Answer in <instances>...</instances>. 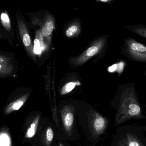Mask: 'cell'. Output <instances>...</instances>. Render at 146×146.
<instances>
[{
  "label": "cell",
  "instance_id": "7",
  "mask_svg": "<svg viewBox=\"0 0 146 146\" xmlns=\"http://www.w3.org/2000/svg\"><path fill=\"white\" fill-rule=\"evenodd\" d=\"M55 28V20L51 15H48L45 18L43 25L41 29V33L45 40L46 44L51 42V36Z\"/></svg>",
  "mask_w": 146,
  "mask_h": 146
},
{
  "label": "cell",
  "instance_id": "17",
  "mask_svg": "<svg viewBox=\"0 0 146 146\" xmlns=\"http://www.w3.org/2000/svg\"><path fill=\"white\" fill-rule=\"evenodd\" d=\"M80 85L79 82H70L65 84L61 91V95H65L71 92L73 90L76 86Z\"/></svg>",
  "mask_w": 146,
  "mask_h": 146
},
{
  "label": "cell",
  "instance_id": "6",
  "mask_svg": "<svg viewBox=\"0 0 146 146\" xmlns=\"http://www.w3.org/2000/svg\"><path fill=\"white\" fill-rule=\"evenodd\" d=\"M61 116L63 128L67 134L70 135L73 129L74 109L73 106H66L61 111Z\"/></svg>",
  "mask_w": 146,
  "mask_h": 146
},
{
  "label": "cell",
  "instance_id": "8",
  "mask_svg": "<svg viewBox=\"0 0 146 146\" xmlns=\"http://www.w3.org/2000/svg\"><path fill=\"white\" fill-rule=\"evenodd\" d=\"M40 117V115H36L27 121L25 129V138L26 139H31L35 135L37 129Z\"/></svg>",
  "mask_w": 146,
  "mask_h": 146
},
{
  "label": "cell",
  "instance_id": "4",
  "mask_svg": "<svg viewBox=\"0 0 146 146\" xmlns=\"http://www.w3.org/2000/svg\"><path fill=\"white\" fill-rule=\"evenodd\" d=\"M109 119L97 111L92 110L90 113V127L94 136H99L104 133L109 124Z\"/></svg>",
  "mask_w": 146,
  "mask_h": 146
},
{
  "label": "cell",
  "instance_id": "11",
  "mask_svg": "<svg viewBox=\"0 0 146 146\" xmlns=\"http://www.w3.org/2000/svg\"><path fill=\"white\" fill-rule=\"evenodd\" d=\"M46 43H45L43 37L41 33V30L37 31L34 41V51L35 54H40L46 48Z\"/></svg>",
  "mask_w": 146,
  "mask_h": 146
},
{
  "label": "cell",
  "instance_id": "18",
  "mask_svg": "<svg viewBox=\"0 0 146 146\" xmlns=\"http://www.w3.org/2000/svg\"><path fill=\"white\" fill-rule=\"evenodd\" d=\"M1 22L2 25L5 29L8 31H10L11 30V22L7 13L4 12L1 14Z\"/></svg>",
  "mask_w": 146,
  "mask_h": 146
},
{
  "label": "cell",
  "instance_id": "10",
  "mask_svg": "<svg viewBox=\"0 0 146 146\" xmlns=\"http://www.w3.org/2000/svg\"><path fill=\"white\" fill-rule=\"evenodd\" d=\"M29 96V94L27 93L15 101L10 103L5 108L4 111V114L6 115H8L13 111L19 110L24 105Z\"/></svg>",
  "mask_w": 146,
  "mask_h": 146
},
{
  "label": "cell",
  "instance_id": "9",
  "mask_svg": "<svg viewBox=\"0 0 146 146\" xmlns=\"http://www.w3.org/2000/svg\"><path fill=\"white\" fill-rule=\"evenodd\" d=\"M13 71V66L10 59L7 56L1 55L0 58V75L1 77H5L10 74Z\"/></svg>",
  "mask_w": 146,
  "mask_h": 146
},
{
  "label": "cell",
  "instance_id": "15",
  "mask_svg": "<svg viewBox=\"0 0 146 146\" xmlns=\"http://www.w3.org/2000/svg\"><path fill=\"white\" fill-rule=\"evenodd\" d=\"M122 141L127 146H143L138 138L132 134H127Z\"/></svg>",
  "mask_w": 146,
  "mask_h": 146
},
{
  "label": "cell",
  "instance_id": "2",
  "mask_svg": "<svg viewBox=\"0 0 146 146\" xmlns=\"http://www.w3.org/2000/svg\"><path fill=\"white\" fill-rule=\"evenodd\" d=\"M109 37L106 34L95 38L80 55L71 60V62L76 66H81L93 57H96V61L102 59L108 50Z\"/></svg>",
  "mask_w": 146,
  "mask_h": 146
},
{
  "label": "cell",
  "instance_id": "13",
  "mask_svg": "<svg viewBox=\"0 0 146 146\" xmlns=\"http://www.w3.org/2000/svg\"><path fill=\"white\" fill-rule=\"evenodd\" d=\"M54 137V133L53 129L51 127H49L46 128L44 131L41 138V141L44 145L50 146Z\"/></svg>",
  "mask_w": 146,
  "mask_h": 146
},
{
  "label": "cell",
  "instance_id": "21",
  "mask_svg": "<svg viewBox=\"0 0 146 146\" xmlns=\"http://www.w3.org/2000/svg\"><path fill=\"white\" fill-rule=\"evenodd\" d=\"M143 74L144 75L146 76V71H145V72L143 73Z\"/></svg>",
  "mask_w": 146,
  "mask_h": 146
},
{
  "label": "cell",
  "instance_id": "1",
  "mask_svg": "<svg viewBox=\"0 0 146 146\" xmlns=\"http://www.w3.org/2000/svg\"><path fill=\"white\" fill-rule=\"evenodd\" d=\"M110 105L116 110L115 120L116 126L130 119L146 118L143 115L134 82L119 85L110 101Z\"/></svg>",
  "mask_w": 146,
  "mask_h": 146
},
{
  "label": "cell",
  "instance_id": "5",
  "mask_svg": "<svg viewBox=\"0 0 146 146\" xmlns=\"http://www.w3.org/2000/svg\"><path fill=\"white\" fill-rule=\"evenodd\" d=\"M16 18L19 33L23 42V44L28 54L32 59H35L34 46L32 43L31 37L26 25L17 13L16 14Z\"/></svg>",
  "mask_w": 146,
  "mask_h": 146
},
{
  "label": "cell",
  "instance_id": "19",
  "mask_svg": "<svg viewBox=\"0 0 146 146\" xmlns=\"http://www.w3.org/2000/svg\"><path fill=\"white\" fill-rule=\"evenodd\" d=\"M97 2L102 3H106V4H112L114 3L116 0H93Z\"/></svg>",
  "mask_w": 146,
  "mask_h": 146
},
{
  "label": "cell",
  "instance_id": "20",
  "mask_svg": "<svg viewBox=\"0 0 146 146\" xmlns=\"http://www.w3.org/2000/svg\"><path fill=\"white\" fill-rule=\"evenodd\" d=\"M117 146H127V145H126L122 141H121L118 142Z\"/></svg>",
  "mask_w": 146,
  "mask_h": 146
},
{
  "label": "cell",
  "instance_id": "12",
  "mask_svg": "<svg viewBox=\"0 0 146 146\" xmlns=\"http://www.w3.org/2000/svg\"><path fill=\"white\" fill-rule=\"evenodd\" d=\"M123 27L130 32L146 39V25L137 24L133 25L123 26Z\"/></svg>",
  "mask_w": 146,
  "mask_h": 146
},
{
  "label": "cell",
  "instance_id": "3",
  "mask_svg": "<svg viewBox=\"0 0 146 146\" xmlns=\"http://www.w3.org/2000/svg\"><path fill=\"white\" fill-rule=\"evenodd\" d=\"M121 53L129 60L146 63V45L132 37L124 38Z\"/></svg>",
  "mask_w": 146,
  "mask_h": 146
},
{
  "label": "cell",
  "instance_id": "16",
  "mask_svg": "<svg viewBox=\"0 0 146 146\" xmlns=\"http://www.w3.org/2000/svg\"><path fill=\"white\" fill-rule=\"evenodd\" d=\"M11 140L10 135L3 127L1 133V146H11Z\"/></svg>",
  "mask_w": 146,
  "mask_h": 146
},
{
  "label": "cell",
  "instance_id": "22",
  "mask_svg": "<svg viewBox=\"0 0 146 146\" xmlns=\"http://www.w3.org/2000/svg\"><path fill=\"white\" fill-rule=\"evenodd\" d=\"M59 146H64V145H63V144H61H61H60V145H59Z\"/></svg>",
  "mask_w": 146,
  "mask_h": 146
},
{
  "label": "cell",
  "instance_id": "14",
  "mask_svg": "<svg viewBox=\"0 0 146 146\" xmlns=\"http://www.w3.org/2000/svg\"><path fill=\"white\" fill-rule=\"evenodd\" d=\"M81 31V26L78 22H75L69 26L66 30L65 35L69 38L74 37L78 36Z\"/></svg>",
  "mask_w": 146,
  "mask_h": 146
}]
</instances>
